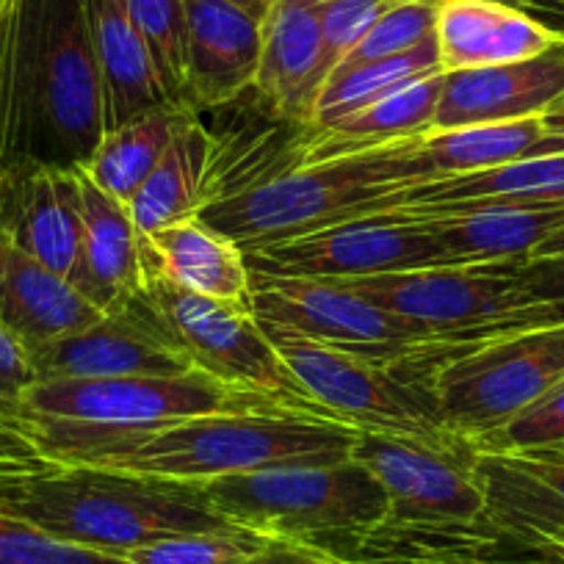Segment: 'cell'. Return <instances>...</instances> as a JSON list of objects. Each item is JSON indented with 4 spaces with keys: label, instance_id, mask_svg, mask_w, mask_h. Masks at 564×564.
Instances as JSON below:
<instances>
[{
    "label": "cell",
    "instance_id": "23",
    "mask_svg": "<svg viewBox=\"0 0 564 564\" xmlns=\"http://www.w3.org/2000/svg\"><path fill=\"white\" fill-rule=\"evenodd\" d=\"M470 208H564V153L410 186L395 210L457 214Z\"/></svg>",
    "mask_w": 564,
    "mask_h": 564
},
{
    "label": "cell",
    "instance_id": "15",
    "mask_svg": "<svg viewBox=\"0 0 564 564\" xmlns=\"http://www.w3.org/2000/svg\"><path fill=\"white\" fill-rule=\"evenodd\" d=\"M0 236L73 280L80 258L78 166L0 170Z\"/></svg>",
    "mask_w": 564,
    "mask_h": 564
},
{
    "label": "cell",
    "instance_id": "47",
    "mask_svg": "<svg viewBox=\"0 0 564 564\" xmlns=\"http://www.w3.org/2000/svg\"><path fill=\"white\" fill-rule=\"evenodd\" d=\"M0 7H3V0H0Z\"/></svg>",
    "mask_w": 564,
    "mask_h": 564
},
{
    "label": "cell",
    "instance_id": "2",
    "mask_svg": "<svg viewBox=\"0 0 564 564\" xmlns=\"http://www.w3.org/2000/svg\"><path fill=\"white\" fill-rule=\"evenodd\" d=\"M102 133V80L84 0H3L0 170H75Z\"/></svg>",
    "mask_w": 564,
    "mask_h": 564
},
{
    "label": "cell",
    "instance_id": "43",
    "mask_svg": "<svg viewBox=\"0 0 564 564\" xmlns=\"http://www.w3.org/2000/svg\"><path fill=\"white\" fill-rule=\"evenodd\" d=\"M542 122H545L547 130H553V133H562L564 135V97L556 102V106L551 108V111L542 117Z\"/></svg>",
    "mask_w": 564,
    "mask_h": 564
},
{
    "label": "cell",
    "instance_id": "12",
    "mask_svg": "<svg viewBox=\"0 0 564 564\" xmlns=\"http://www.w3.org/2000/svg\"><path fill=\"white\" fill-rule=\"evenodd\" d=\"M249 274L300 280H360L454 265L437 238L404 210L362 216L311 236L247 249Z\"/></svg>",
    "mask_w": 564,
    "mask_h": 564
},
{
    "label": "cell",
    "instance_id": "22",
    "mask_svg": "<svg viewBox=\"0 0 564 564\" xmlns=\"http://www.w3.org/2000/svg\"><path fill=\"white\" fill-rule=\"evenodd\" d=\"M437 56L446 73L481 69L540 56L556 42L534 18L498 0H441Z\"/></svg>",
    "mask_w": 564,
    "mask_h": 564
},
{
    "label": "cell",
    "instance_id": "41",
    "mask_svg": "<svg viewBox=\"0 0 564 564\" xmlns=\"http://www.w3.org/2000/svg\"><path fill=\"white\" fill-rule=\"evenodd\" d=\"M531 258H564V227L551 232V236L531 252Z\"/></svg>",
    "mask_w": 564,
    "mask_h": 564
},
{
    "label": "cell",
    "instance_id": "24",
    "mask_svg": "<svg viewBox=\"0 0 564 564\" xmlns=\"http://www.w3.org/2000/svg\"><path fill=\"white\" fill-rule=\"evenodd\" d=\"M84 9L102 80L106 130L172 106L124 0H84Z\"/></svg>",
    "mask_w": 564,
    "mask_h": 564
},
{
    "label": "cell",
    "instance_id": "37",
    "mask_svg": "<svg viewBox=\"0 0 564 564\" xmlns=\"http://www.w3.org/2000/svg\"><path fill=\"white\" fill-rule=\"evenodd\" d=\"M520 291L534 305L536 327H562L564 258H525L520 263Z\"/></svg>",
    "mask_w": 564,
    "mask_h": 564
},
{
    "label": "cell",
    "instance_id": "17",
    "mask_svg": "<svg viewBox=\"0 0 564 564\" xmlns=\"http://www.w3.org/2000/svg\"><path fill=\"white\" fill-rule=\"evenodd\" d=\"M562 97L564 42L556 40L540 56L523 62L446 73L435 130L545 117Z\"/></svg>",
    "mask_w": 564,
    "mask_h": 564
},
{
    "label": "cell",
    "instance_id": "5",
    "mask_svg": "<svg viewBox=\"0 0 564 564\" xmlns=\"http://www.w3.org/2000/svg\"><path fill=\"white\" fill-rule=\"evenodd\" d=\"M219 514L276 540L305 542L346 558L382 529L390 501L377 476L357 459L285 465L199 481Z\"/></svg>",
    "mask_w": 564,
    "mask_h": 564
},
{
    "label": "cell",
    "instance_id": "44",
    "mask_svg": "<svg viewBox=\"0 0 564 564\" xmlns=\"http://www.w3.org/2000/svg\"><path fill=\"white\" fill-rule=\"evenodd\" d=\"M498 3H509V7H523V0H498Z\"/></svg>",
    "mask_w": 564,
    "mask_h": 564
},
{
    "label": "cell",
    "instance_id": "7",
    "mask_svg": "<svg viewBox=\"0 0 564 564\" xmlns=\"http://www.w3.org/2000/svg\"><path fill=\"white\" fill-rule=\"evenodd\" d=\"M430 382L443 423L476 443L564 379V324L406 360Z\"/></svg>",
    "mask_w": 564,
    "mask_h": 564
},
{
    "label": "cell",
    "instance_id": "11",
    "mask_svg": "<svg viewBox=\"0 0 564 564\" xmlns=\"http://www.w3.org/2000/svg\"><path fill=\"white\" fill-rule=\"evenodd\" d=\"M247 307L260 324L289 329L333 349L401 362L410 357L459 349L417 324L351 294L335 280L249 274Z\"/></svg>",
    "mask_w": 564,
    "mask_h": 564
},
{
    "label": "cell",
    "instance_id": "13",
    "mask_svg": "<svg viewBox=\"0 0 564 564\" xmlns=\"http://www.w3.org/2000/svg\"><path fill=\"white\" fill-rule=\"evenodd\" d=\"M351 459L366 465L388 492V529H465L485 512L476 448L452 452L406 435L357 432Z\"/></svg>",
    "mask_w": 564,
    "mask_h": 564
},
{
    "label": "cell",
    "instance_id": "27",
    "mask_svg": "<svg viewBox=\"0 0 564 564\" xmlns=\"http://www.w3.org/2000/svg\"><path fill=\"white\" fill-rule=\"evenodd\" d=\"M410 216L437 238L454 265L525 260L551 232L564 227V208H470Z\"/></svg>",
    "mask_w": 564,
    "mask_h": 564
},
{
    "label": "cell",
    "instance_id": "29",
    "mask_svg": "<svg viewBox=\"0 0 564 564\" xmlns=\"http://www.w3.org/2000/svg\"><path fill=\"white\" fill-rule=\"evenodd\" d=\"M188 113L192 108L159 106L119 128L106 130L95 153L80 170L102 192L128 205V199L139 192L141 183L148 181L150 172L164 159L166 148Z\"/></svg>",
    "mask_w": 564,
    "mask_h": 564
},
{
    "label": "cell",
    "instance_id": "26",
    "mask_svg": "<svg viewBox=\"0 0 564 564\" xmlns=\"http://www.w3.org/2000/svg\"><path fill=\"white\" fill-rule=\"evenodd\" d=\"M214 139L203 113L192 111L177 128L150 177L128 199V214L139 236L194 219L208 203V172Z\"/></svg>",
    "mask_w": 564,
    "mask_h": 564
},
{
    "label": "cell",
    "instance_id": "46",
    "mask_svg": "<svg viewBox=\"0 0 564 564\" xmlns=\"http://www.w3.org/2000/svg\"><path fill=\"white\" fill-rule=\"evenodd\" d=\"M346 564H357V562H346Z\"/></svg>",
    "mask_w": 564,
    "mask_h": 564
},
{
    "label": "cell",
    "instance_id": "34",
    "mask_svg": "<svg viewBox=\"0 0 564 564\" xmlns=\"http://www.w3.org/2000/svg\"><path fill=\"white\" fill-rule=\"evenodd\" d=\"M437 7L441 0H410L393 12L384 14L340 64L373 62V58L399 56V53L415 51L417 45L430 42L437 29ZM338 64V67H340Z\"/></svg>",
    "mask_w": 564,
    "mask_h": 564
},
{
    "label": "cell",
    "instance_id": "35",
    "mask_svg": "<svg viewBox=\"0 0 564 564\" xmlns=\"http://www.w3.org/2000/svg\"><path fill=\"white\" fill-rule=\"evenodd\" d=\"M0 564H128V558L73 545L0 514Z\"/></svg>",
    "mask_w": 564,
    "mask_h": 564
},
{
    "label": "cell",
    "instance_id": "39",
    "mask_svg": "<svg viewBox=\"0 0 564 564\" xmlns=\"http://www.w3.org/2000/svg\"><path fill=\"white\" fill-rule=\"evenodd\" d=\"M236 564H346V558L333 556V553L322 551V547L305 545V542L276 540L271 536L260 551L249 553L247 558Z\"/></svg>",
    "mask_w": 564,
    "mask_h": 564
},
{
    "label": "cell",
    "instance_id": "40",
    "mask_svg": "<svg viewBox=\"0 0 564 564\" xmlns=\"http://www.w3.org/2000/svg\"><path fill=\"white\" fill-rule=\"evenodd\" d=\"M523 9L529 18H534L547 34L564 42V0H523Z\"/></svg>",
    "mask_w": 564,
    "mask_h": 564
},
{
    "label": "cell",
    "instance_id": "32",
    "mask_svg": "<svg viewBox=\"0 0 564 564\" xmlns=\"http://www.w3.org/2000/svg\"><path fill=\"white\" fill-rule=\"evenodd\" d=\"M271 536L247 525L164 536L124 553L128 564H236L260 551Z\"/></svg>",
    "mask_w": 564,
    "mask_h": 564
},
{
    "label": "cell",
    "instance_id": "16",
    "mask_svg": "<svg viewBox=\"0 0 564 564\" xmlns=\"http://www.w3.org/2000/svg\"><path fill=\"white\" fill-rule=\"evenodd\" d=\"M263 51V20L225 0H186L183 106L216 111L252 89Z\"/></svg>",
    "mask_w": 564,
    "mask_h": 564
},
{
    "label": "cell",
    "instance_id": "38",
    "mask_svg": "<svg viewBox=\"0 0 564 564\" xmlns=\"http://www.w3.org/2000/svg\"><path fill=\"white\" fill-rule=\"evenodd\" d=\"M34 368H31V357L7 327L0 324V399L18 401L29 384H34Z\"/></svg>",
    "mask_w": 564,
    "mask_h": 564
},
{
    "label": "cell",
    "instance_id": "21",
    "mask_svg": "<svg viewBox=\"0 0 564 564\" xmlns=\"http://www.w3.org/2000/svg\"><path fill=\"white\" fill-rule=\"evenodd\" d=\"M106 316L62 274L0 236V324L34 351Z\"/></svg>",
    "mask_w": 564,
    "mask_h": 564
},
{
    "label": "cell",
    "instance_id": "6",
    "mask_svg": "<svg viewBox=\"0 0 564 564\" xmlns=\"http://www.w3.org/2000/svg\"><path fill=\"white\" fill-rule=\"evenodd\" d=\"M260 329L305 393L338 421L360 432L406 435L452 452L474 448L443 423L426 377L404 371L401 362L351 355L269 324Z\"/></svg>",
    "mask_w": 564,
    "mask_h": 564
},
{
    "label": "cell",
    "instance_id": "31",
    "mask_svg": "<svg viewBox=\"0 0 564 564\" xmlns=\"http://www.w3.org/2000/svg\"><path fill=\"white\" fill-rule=\"evenodd\" d=\"M172 106L186 86V0H124ZM186 108V106H183Z\"/></svg>",
    "mask_w": 564,
    "mask_h": 564
},
{
    "label": "cell",
    "instance_id": "1",
    "mask_svg": "<svg viewBox=\"0 0 564 564\" xmlns=\"http://www.w3.org/2000/svg\"><path fill=\"white\" fill-rule=\"evenodd\" d=\"M0 401L14 430L51 457L177 481H208L285 465L344 463L351 459L360 432L338 417L300 410L227 412L144 430H100L34 415L18 401Z\"/></svg>",
    "mask_w": 564,
    "mask_h": 564
},
{
    "label": "cell",
    "instance_id": "10",
    "mask_svg": "<svg viewBox=\"0 0 564 564\" xmlns=\"http://www.w3.org/2000/svg\"><path fill=\"white\" fill-rule=\"evenodd\" d=\"M18 406L34 415L100 430H144L199 415L291 410L260 393L230 388L203 371L183 377L36 379L20 393Z\"/></svg>",
    "mask_w": 564,
    "mask_h": 564
},
{
    "label": "cell",
    "instance_id": "4",
    "mask_svg": "<svg viewBox=\"0 0 564 564\" xmlns=\"http://www.w3.org/2000/svg\"><path fill=\"white\" fill-rule=\"evenodd\" d=\"M421 139L390 141L346 159L294 166L236 194L210 199L197 219L230 236L247 252L311 236L340 221L388 214L395 210L404 188L432 181Z\"/></svg>",
    "mask_w": 564,
    "mask_h": 564
},
{
    "label": "cell",
    "instance_id": "20",
    "mask_svg": "<svg viewBox=\"0 0 564 564\" xmlns=\"http://www.w3.org/2000/svg\"><path fill=\"white\" fill-rule=\"evenodd\" d=\"M327 0H274L263 18L254 91L274 111L311 122V108L324 84L322 7Z\"/></svg>",
    "mask_w": 564,
    "mask_h": 564
},
{
    "label": "cell",
    "instance_id": "8",
    "mask_svg": "<svg viewBox=\"0 0 564 564\" xmlns=\"http://www.w3.org/2000/svg\"><path fill=\"white\" fill-rule=\"evenodd\" d=\"M144 296L194 371L208 373L230 388L260 393L291 410L333 417L296 382L243 302L192 294L155 274H144Z\"/></svg>",
    "mask_w": 564,
    "mask_h": 564
},
{
    "label": "cell",
    "instance_id": "3",
    "mask_svg": "<svg viewBox=\"0 0 564 564\" xmlns=\"http://www.w3.org/2000/svg\"><path fill=\"white\" fill-rule=\"evenodd\" d=\"M0 514L73 545L124 556L148 542L232 525L199 481L64 463L25 441L0 401Z\"/></svg>",
    "mask_w": 564,
    "mask_h": 564
},
{
    "label": "cell",
    "instance_id": "28",
    "mask_svg": "<svg viewBox=\"0 0 564 564\" xmlns=\"http://www.w3.org/2000/svg\"><path fill=\"white\" fill-rule=\"evenodd\" d=\"M421 153L430 164L432 181H441V177L496 170L514 161L558 155L564 153V135L547 130L542 117L479 122L423 133Z\"/></svg>",
    "mask_w": 564,
    "mask_h": 564
},
{
    "label": "cell",
    "instance_id": "36",
    "mask_svg": "<svg viewBox=\"0 0 564 564\" xmlns=\"http://www.w3.org/2000/svg\"><path fill=\"white\" fill-rule=\"evenodd\" d=\"M410 0H327L322 7L324 80L388 12ZM324 86V84H322Z\"/></svg>",
    "mask_w": 564,
    "mask_h": 564
},
{
    "label": "cell",
    "instance_id": "45",
    "mask_svg": "<svg viewBox=\"0 0 564 564\" xmlns=\"http://www.w3.org/2000/svg\"><path fill=\"white\" fill-rule=\"evenodd\" d=\"M556 452H564V446H562V448H556Z\"/></svg>",
    "mask_w": 564,
    "mask_h": 564
},
{
    "label": "cell",
    "instance_id": "42",
    "mask_svg": "<svg viewBox=\"0 0 564 564\" xmlns=\"http://www.w3.org/2000/svg\"><path fill=\"white\" fill-rule=\"evenodd\" d=\"M225 3H232V7L238 9H247L249 14H254V18L263 20L265 14H269V9L274 7V0H225Z\"/></svg>",
    "mask_w": 564,
    "mask_h": 564
},
{
    "label": "cell",
    "instance_id": "18",
    "mask_svg": "<svg viewBox=\"0 0 564 564\" xmlns=\"http://www.w3.org/2000/svg\"><path fill=\"white\" fill-rule=\"evenodd\" d=\"M476 479L485 490V512L474 523L481 534L531 540L564 531V452H476Z\"/></svg>",
    "mask_w": 564,
    "mask_h": 564
},
{
    "label": "cell",
    "instance_id": "33",
    "mask_svg": "<svg viewBox=\"0 0 564 564\" xmlns=\"http://www.w3.org/2000/svg\"><path fill=\"white\" fill-rule=\"evenodd\" d=\"M564 446V379L547 393L531 401L525 410L509 417L490 435L479 437L474 448L479 454H525Z\"/></svg>",
    "mask_w": 564,
    "mask_h": 564
},
{
    "label": "cell",
    "instance_id": "9",
    "mask_svg": "<svg viewBox=\"0 0 564 564\" xmlns=\"http://www.w3.org/2000/svg\"><path fill=\"white\" fill-rule=\"evenodd\" d=\"M520 263L523 260L430 265L335 282L417 324L443 344L470 346L512 335V316L529 307L520 291Z\"/></svg>",
    "mask_w": 564,
    "mask_h": 564
},
{
    "label": "cell",
    "instance_id": "19",
    "mask_svg": "<svg viewBox=\"0 0 564 564\" xmlns=\"http://www.w3.org/2000/svg\"><path fill=\"white\" fill-rule=\"evenodd\" d=\"M80 258L73 285L97 311L108 313L144 291L139 230L128 205L102 192L78 166Z\"/></svg>",
    "mask_w": 564,
    "mask_h": 564
},
{
    "label": "cell",
    "instance_id": "25",
    "mask_svg": "<svg viewBox=\"0 0 564 564\" xmlns=\"http://www.w3.org/2000/svg\"><path fill=\"white\" fill-rule=\"evenodd\" d=\"M139 247L144 274L164 276L192 294L247 305V254L230 236L214 230L197 216L153 236H139Z\"/></svg>",
    "mask_w": 564,
    "mask_h": 564
},
{
    "label": "cell",
    "instance_id": "30",
    "mask_svg": "<svg viewBox=\"0 0 564 564\" xmlns=\"http://www.w3.org/2000/svg\"><path fill=\"white\" fill-rule=\"evenodd\" d=\"M441 56H437V40L417 45L415 51L399 53V56L373 58V62L340 64L329 73L324 86L318 89L311 108V122L316 128H329L340 119L351 117L360 108L371 106L379 97L390 95L399 86L423 75L441 73ZM446 73V69H443Z\"/></svg>",
    "mask_w": 564,
    "mask_h": 564
},
{
    "label": "cell",
    "instance_id": "14",
    "mask_svg": "<svg viewBox=\"0 0 564 564\" xmlns=\"http://www.w3.org/2000/svg\"><path fill=\"white\" fill-rule=\"evenodd\" d=\"M29 357L36 379L183 377L194 371L144 291L91 327L51 340Z\"/></svg>",
    "mask_w": 564,
    "mask_h": 564
}]
</instances>
